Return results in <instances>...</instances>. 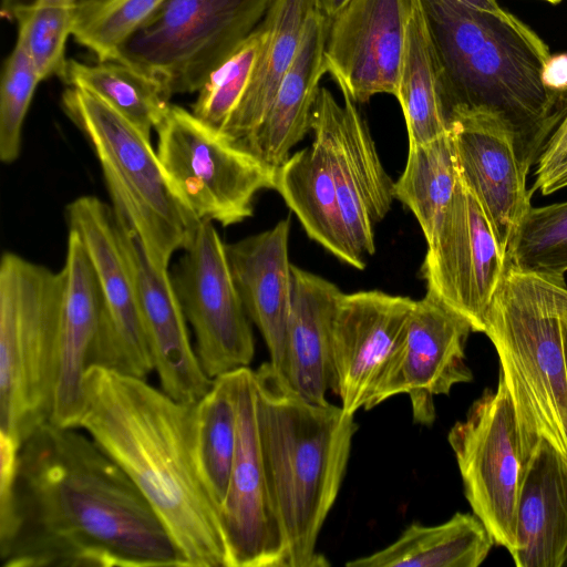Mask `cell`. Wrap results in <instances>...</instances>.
Wrapping results in <instances>:
<instances>
[{
	"label": "cell",
	"instance_id": "obj_4",
	"mask_svg": "<svg viewBox=\"0 0 567 567\" xmlns=\"http://www.w3.org/2000/svg\"><path fill=\"white\" fill-rule=\"evenodd\" d=\"M262 461L288 567H326L321 528L338 497L358 429L338 405L306 400L270 362L254 370Z\"/></svg>",
	"mask_w": 567,
	"mask_h": 567
},
{
	"label": "cell",
	"instance_id": "obj_2",
	"mask_svg": "<svg viewBox=\"0 0 567 567\" xmlns=\"http://www.w3.org/2000/svg\"><path fill=\"white\" fill-rule=\"evenodd\" d=\"M79 427L127 474L189 567H230L220 507L197 447V402L173 399L146 379L90 365Z\"/></svg>",
	"mask_w": 567,
	"mask_h": 567
},
{
	"label": "cell",
	"instance_id": "obj_3",
	"mask_svg": "<svg viewBox=\"0 0 567 567\" xmlns=\"http://www.w3.org/2000/svg\"><path fill=\"white\" fill-rule=\"evenodd\" d=\"M449 124L461 116L501 121L527 172L567 110V95L542 78L550 50L514 14L499 16L458 0H417Z\"/></svg>",
	"mask_w": 567,
	"mask_h": 567
},
{
	"label": "cell",
	"instance_id": "obj_34",
	"mask_svg": "<svg viewBox=\"0 0 567 567\" xmlns=\"http://www.w3.org/2000/svg\"><path fill=\"white\" fill-rule=\"evenodd\" d=\"M78 8L42 2L19 12L17 43L29 58L40 81L61 76L68 59L65 44L72 34Z\"/></svg>",
	"mask_w": 567,
	"mask_h": 567
},
{
	"label": "cell",
	"instance_id": "obj_16",
	"mask_svg": "<svg viewBox=\"0 0 567 567\" xmlns=\"http://www.w3.org/2000/svg\"><path fill=\"white\" fill-rule=\"evenodd\" d=\"M235 384L237 445L220 506L230 567H288L287 543L261 455L254 370H235Z\"/></svg>",
	"mask_w": 567,
	"mask_h": 567
},
{
	"label": "cell",
	"instance_id": "obj_13",
	"mask_svg": "<svg viewBox=\"0 0 567 567\" xmlns=\"http://www.w3.org/2000/svg\"><path fill=\"white\" fill-rule=\"evenodd\" d=\"M341 92L343 105L327 87L319 89L311 130L329 158L348 241L365 262V256L375 250L374 228L394 199V183L382 166L355 102Z\"/></svg>",
	"mask_w": 567,
	"mask_h": 567
},
{
	"label": "cell",
	"instance_id": "obj_25",
	"mask_svg": "<svg viewBox=\"0 0 567 567\" xmlns=\"http://www.w3.org/2000/svg\"><path fill=\"white\" fill-rule=\"evenodd\" d=\"M342 293L333 282L292 265L284 375L312 403L328 404L333 388L332 327Z\"/></svg>",
	"mask_w": 567,
	"mask_h": 567
},
{
	"label": "cell",
	"instance_id": "obj_9",
	"mask_svg": "<svg viewBox=\"0 0 567 567\" xmlns=\"http://www.w3.org/2000/svg\"><path fill=\"white\" fill-rule=\"evenodd\" d=\"M157 134V156L181 202L199 221L224 227L254 214L261 189H275L276 169L227 140L192 111L171 104Z\"/></svg>",
	"mask_w": 567,
	"mask_h": 567
},
{
	"label": "cell",
	"instance_id": "obj_20",
	"mask_svg": "<svg viewBox=\"0 0 567 567\" xmlns=\"http://www.w3.org/2000/svg\"><path fill=\"white\" fill-rule=\"evenodd\" d=\"M120 220L161 389L177 401L198 402L210 389L213 380L204 372L190 343L187 320L171 272L152 265L138 238Z\"/></svg>",
	"mask_w": 567,
	"mask_h": 567
},
{
	"label": "cell",
	"instance_id": "obj_31",
	"mask_svg": "<svg viewBox=\"0 0 567 567\" xmlns=\"http://www.w3.org/2000/svg\"><path fill=\"white\" fill-rule=\"evenodd\" d=\"M60 79L105 102L150 138L171 105L153 79L117 61L86 64L71 59Z\"/></svg>",
	"mask_w": 567,
	"mask_h": 567
},
{
	"label": "cell",
	"instance_id": "obj_12",
	"mask_svg": "<svg viewBox=\"0 0 567 567\" xmlns=\"http://www.w3.org/2000/svg\"><path fill=\"white\" fill-rule=\"evenodd\" d=\"M183 251L171 276L204 372L214 380L249 367L255 355L250 320L214 223L200 221Z\"/></svg>",
	"mask_w": 567,
	"mask_h": 567
},
{
	"label": "cell",
	"instance_id": "obj_32",
	"mask_svg": "<svg viewBox=\"0 0 567 567\" xmlns=\"http://www.w3.org/2000/svg\"><path fill=\"white\" fill-rule=\"evenodd\" d=\"M196 417L200 467L220 507L227 493L237 445L235 371L213 380L208 392L197 402Z\"/></svg>",
	"mask_w": 567,
	"mask_h": 567
},
{
	"label": "cell",
	"instance_id": "obj_29",
	"mask_svg": "<svg viewBox=\"0 0 567 567\" xmlns=\"http://www.w3.org/2000/svg\"><path fill=\"white\" fill-rule=\"evenodd\" d=\"M398 99L409 145L427 143L449 131L439 95L437 74L423 14L414 0L400 66Z\"/></svg>",
	"mask_w": 567,
	"mask_h": 567
},
{
	"label": "cell",
	"instance_id": "obj_27",
	"mask_svg": "<svg viewBox=\"0 0 567 567\" xmlns=\"http://www.w3.org/2000/svg\"><path fill=\"white\" fill-rule=\"evenodd\" d=\"M275 189L312 240L339 260L360 270L365 267L348 241L329 158L318 140L276 169Z\"/></svg>",
	"mask_w": 567,
	"mask_h": 567
},
{
	"label": "cell",
	"instance_id": "obj_33",
	"mask_svg": "<svg viewBox=\"0 0 567 567\" xmlns=\"http://www.w3.org/2000/svg\"><path fill=\"white\" fill-rule=\"evenodd\" d=\"M519 271L565 279L567 272V200L530 207L506 252Z\"/></svg>",
	"mask_w": 567,
	"mask_h": 567
},
{
	"label": "cell",
	"instance_id": "obj_24",
	"mask_svg": "<svg viewBox=\"0 0 567 567\" xmlns=\"http://www.w3.org/2000/svg\"><path fill=\"white\" fill-rule=\"evenodd\" d=\"M328 18L320 9L307 20L292 64L259 126L239 146L277 169L291 148L311 130L319 82L327 73L324 50Z\"/></svg>",
	"mask_w": 567,
	"mask_h": 567
},
{
	"label": "cell",
	"instance_id": "obj_39",
	"mask_svg": "<svg viewBox=\"0 0 567 567\" xmlns=\"http://www.w3.org/2000/svg\"><path fill=\"white\" fill-rule=\"evenodd\" d=\"M542 78L548 89L567 95V53L550 55L544 65Z\"/></svg>",
	"mask_w": 567,
	"mask_h": 567
},
{
	"label": "cell",
	"instance_id": "obj_11",
	"mask_svg": "<svg viewBox=\"0 0 567 567\" xmlns=\"http://www.w3.org/2000/svg\"><path fill=\"white\" fill-rule=\"evenodd\" d=\"M65 216L87 251L105 306L89 364L146 379L154 363L122 221L113 207L92 195L72 200Z\"/></svg>",
	"mask_w": 567,
	"mask_h": 567
},
{
	"label": "cell",
	"instance_id": "obj_35",
	"mask_svg": "<svg viewBox=\"0 0 567 567\" xmlns=\"http://www.w3.org/2000/svg\"><path fill=\"white\" fill-rule=\"evenodd\" d=\"M165 0H104L78 9L72 35L99 61H111L117 48L135 32Z\"/></svg>",
	"mask_w": 567,
	"mask_h": 567
},
{
	"label": "cell",
	"instance_id": "obj_5",
	"mask_svg": "<svg viewBox=\"0 0 567 567\" xmlns=\"http://www.w3.org/2000/svg\"><path fill=\"white\" fill-rule=\"evenodd\" d=\"M565 279L505 271L487 309L484 332L492 341L516 413L527 462L540 439L567 458V378L561 317Z\"/></svg>",
	"mask_w": 567,
	"mask_h": 567
},
{
	"label": "cell",
	"instance_id": "obj_28",
	"mask_svg": "<svg viewBox=\"0 0 567 567\" xmlns=\"http://www.w3.org/2000/svg\"><path fill=\"white\" fill-rule=\"evenodd\" d=\"M495 544L473 513H455L445 523L410 524L389 546L354 558L347 567H478Z\"/></svg>",
	"mask_w": 567,
	"mask_h": 567
},
{
	"label": "cell",
	"instance_id": "obj_37",
	"mask_svg": "<svg viewBox=\"0 0 567 567\" xmlns=\"http://www.w3.org/2000/svg\"><path fill=\"white\" fill-rule=\"evenodd\" d=\"M39 82L29 58L16 44L0 83V159L6 164L20 155L23 123Z\"/></svg>",
	"mask_w": 567,
	"mask_h": 567
},
{
	"label": "cell",
	"instance_id": "obj_42",
	"mask_svg": "<svg viewBox=\"0 0 567 567\" xmlns=\"http://www.w3.org/2000/svg\"><path fill=\"white\" fill-rule=\"evenodd\" d=\"M348 1L349 0H318L320 10L328 19L339 12Z\"/></svg>",
	"mask_w": 567,
	"mask_h": 567
},
{
	"label": "cell",
	"instance_id": "obj_14",
	"mask_svg": "<svg viewBox=\"0 0 567 567\" xmlns=\"http://www.w3.org/2000/svg\"><path fill=\"white\" fill-rule=\"evenodd\" d=\"M502 252L480 204L461 176L453 198L427 243L421 267L426 292L484 332L489 303L505 271Z\"/></svg>",
	"mask_w": 567,
	"mask_h": 567
},
{
	"label": "cell",
	"instance_id": "obj_41",
	"mask_svg": "<svg viewBox=\"0 0 567 567\" xmlns=\"http://www.w3.org/2000/svg\"><path fill=\"white\" fill-rule=\"evenodd\" d=\"M474 8L493 12L499 16H508L511 12L503 9L496 0H458Z\"/></svg>",
	"mask_w": 567,
	"mask_h": 567
},
{
	"label": "cell",
	"instance_id": "obj_10",
	"mask_svg": "<svg viewBox=\"0 0 567 567\" xmlns=\"http://www.w3.org/2000/svg\"><path fill=\"white\" fill-rule=\"evenodd\" d=\"M464 494L495 544L515 550L518 494L526 461L514 404L502 374L496 391L485 389L464 420L447 434Z\"/></svg>",
	"mask_w": 567,
	"mask_h": 567
},
{
	"label": "cell",
	"instance_id": "obj_17",
	"mask_svg": "<svg viewBox=\"0 0 567 567\" xmlns=\"http://www.w3.org/2000/svg\"><path fill=\"white\" fill-rule=\"evenodd\" d=\"M414 0H349L328 19L324 60L340 90L355 103L396 95Z\"/></svg>",
	"mask_w": 567,
	"mask_h": 567
},
{
	"label": "cell",
	"instance_id": "obj_36",
	"mask_svg": "<svg viewBox=\"0 0 567 567\" xmlns=\"http://www.w3.org/2000/svg\"><path fill=\"white\" fill-rule=\"evenodd\" d=\"M265 40L260 22L241 45L207 79L198 91L192 112L220 131L243 97Z\"/></svg>",
	"mask_w": 567,
	"mask_h": 567
},
{
	"label": "cell",
	"instance_id": "obj_22",
	"mask_svg": "<svg viewBox=\"0 0 567 567\" xmlns=\"http://www.w3.org/2000/svg\"><path fill=\"white\" fill-rule=\"evenodd\" d=\"M290 218L226 245L230 271L250 321L267 346L271 365L284 374L291 306Z\"/></svg>",
	"mask_w": 567,
	"mask_h": 567
},
{
	"label": "cell",
	"instance_id": "obj_18",
	"mask_svg": "<svg viewBox=\"0 0 567 567\" xmlns=\"http://www.w3.org/2000/svg\"><path fill=\"white\" fill-rule=\"evenodd\" d=\"M414 303L380 290L341 295L332 327V391L346 413L365 409L404 336Z\"/></svg>",
	"mask_w": 567,
	"mask_h": 567
},
{
	"label": "cell",
	"instance_id": "obj_1",
	"mask_svg": "<svg viewBox=\"0 0 567 567\" xmlns=\"http://www.w3.org/2000/svg\"><path fill=\"white\" fill-rule=\"evenodd\" d=\"M76 429L48 420L22 441L0 499L2 567H189L133 481Z\"/></svg>",
	"mask_w": 567,
	"mask_h": 567
},
{
	"label": "cell",
	"instance_id": "obj_7",
	"mask_svg": "<svg viewBox=\"0 0 567 567\" xmlns=\"http://www.w3.org/2000/svg\"><path fill=\"white\" fill-rule=\"evenodd\" d=\"M65 291L53 271L14 252L0 261V434L22 443L50 420Z\"/></svg>",
	"mask_w": 567,
	"mask_h": 567
},
{
	"label": "cell",
	"instance_id": "obj_43",
	"mask_svg": "<svg viewBox=\"0 0 567 567\" xmlns=\"http://www.w3.org/2000/svg\"><path fill=\"white\" fill-rule=\"evenodd\" d=\"M560 326H561V340H563L566 378H567V310L565 311V313L561 317Z\"/></svg>",
	"mask_w": 567,
	"mask_h": 567
},
{
	"label": "cell",
	"instance_id": "obj_26",
	"mask_svg": "<svg viewBox=\"0 0 567 567\" xmlns=\"http://www.w3.org/2000/svg\"><path fill=\"white\" fill-rule=\"evenodd\" d=\"M318 0H272L261 23L265 40L249 84L220 130L240 146L265 118L277 90L297 54L305 24Z\"/></svg>",
	"mask_w": 567,
	"mask_h": 567
},
{
	"label": "cell",
	"instance_id": "obj_15",
	"mask_svg": "<svg viewBox=\"0 0 567 567\" xmlns=\"http://www.w3.org/2000/svg\"><path fill=\"white\" fill-rule=\"evenodd\" d=\"M470 322L427 293L415 301L404 336L385 365L364 410L399 394L410 399L413 422L435 420L434 396L473 380L465 360Z\"/></svg>",
	"mask_w": 567,
	"mask_h": 567
},
{
	"label": "cell",
	"instance_id": "obj_19",
	"mask_svg": "<svg viewBox=\"0 0 567 567\" xmlns=\"http://www.w3.org/2000/svg\"><path fill=\"white\" fill-rule=\"evenodd\" d=\"M458 173L480 204L502 252L508 246L527 210L533 193L529 172L523 166L513 135L497 118L466 115L449 124Z\"/></svg>",
	"mask_w": 567,
	"mask_h": 567
},
{
	"label": "cell",
	"instance_id": "obj_6",
	"mask_svg": "<svg viewBox=\"0 0 567 567\" xmlns=\"http://www.w3.org/2000/svg\"><path fill=\"white\" fill-rule=\"evenodd\" d=\"M62 107L100 163L117 216L138 238L157 269L168 270L199 220L172 188L151 138L93 94L69 86Z\"/></svg>",
	"mask_w": 567,
	"mask_h": 567
},
{
	"label": "cell",
	"instance_id": "obj_21",
	"mask_svg": "<svg viewBox=\"0 0 567 567\" xmlns=\"http://www.w3.org/2000/svg\"><path fill=\"white\" fill-rule=\"evenodd\" d=\"M63 270L65 291L49 421L60 426L79 427L84 405L83 378L105 319V306L87 251L80 236L71 229Z\"/></svg>",
	"mask_w": 567,
	"mask_h": 567
},
{
	"label": "cell",
	"instance_id": "obj_8",
	"mask_svg": "<svg viewBox=\"0 0 567 567\" xmlns=\"http://www.w3.org/2000/svg\"><path fill=\"white\" fill-rule=\"evenodd\" d=\"M272 0H165L111 61L153 79L169 100L198 92L262 21Z\"/></svg>",
	"mask_w": 567,
	"mask_h": 567
},
{
	"label": "cell",
	"instance_id": "obj_44",
	"mask_svg": "<svg viewBox=\"0 0 567 567\" xmlns=\"http://www.w3.org/2000/svg\"><path fill=\"white\" fill-rule=\"evenodd\" d=\"M542 1L548 2V3H550V4H558V3H560L563 0H542Z\"/></svg>",
	"mask_w": 567,
	"mask_h": 567
},
{
	"label": "cell",
	"instance_id": "obj_38",
	"mask_svg": "<svg viewBox=\"0 0 567 567\" xmlns=\"http://www.w3.org/2000/svg\"><path fill=\"white\" fill-rule=\"evenodd\" d=\"M567 187V110L536 163L532 193L544 196Z\"/></svg>",
	"mask_w": 567,
	"mask_h": 567
},
{
	"label": "cell",
	"instance_id": "obj_23",
	"mask_svg": "<svg viewBox=\"0 0 567 567\" xmlns=\"http://www.w3.org/2000/svg\"><path fill=\"white\" fill-rule=\"evenodd\" d=\"M512 557L517 567H563L567 560V458L545 439L525 465Z\"/></svg>",
	"mask_w": 567,
	"mask_h": 567
},
{
	"label": "cell",
	"instance_id": "obj_40",
	"mask_svg": "<svg viewBox=\"0 0 567 567\" xmlns=\"http://www.w3.org/2000/svg\"><path fill=\"white\" fill-rule=\"evenodd\" d=\"M102 1L104 0H1L0 13L2 18L13 21L19 12L42 2L63 3L81 9Z\"/></svg>",
	"mask_w": 567,
	"mask_h": 567
},
{
	"label": "cell",
	"instance_id": "obj_30",
	"mask_svg": "<svg viewBox=\"0 0 567 567\" xmlns=\"http://www.w3.org/2000/svg\"><path fill=\"white\" fill-rule=\"evenodd\" d=\"M458 178L450 130L427 143L409 145L406 165L393 184V195L414 214L426 243L437 230Z\"/></svg>",
	"mask_w": 567,
	"mask_h": 567
}]
</instances>
